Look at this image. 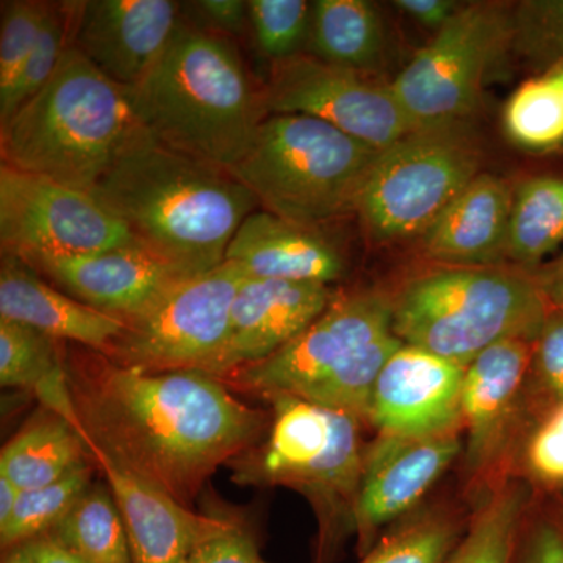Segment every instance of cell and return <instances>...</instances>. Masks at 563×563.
<instances>
[{"label":"cell","mask_w":563,"mask_h":563,"mask_svg":"<svg viewBox=\"0 0 563 563\" xmlns=\"http://www.w3.org/2000/svg\"><path fill=\"white\" fill-rule=\"evenodd\" d=\"M65 372L87 448L185 507L268 431V413L207 373L135 372L91 350H66Z\"/></svg>","instance_id":"cell-1"},{"label":"cell","mask_w":563,"mask_h":563,"mask_svg":"<svg viewBox=\"0 0 563 563\" xmlns=\"http://www.w3.org/2000/svg\"><path fill=\"white\" fill-rule=\"evenodd\" d=\"M91 195L139 246L198 276L225 252L257 199L229 169L181 154L140 128Z\"/></svg>","instance_id":"cell-2"},{"label":"cell","mask_w":563,"mask_h":563,"mask_svg":"<svg viewBox=\"0 0 563 563\" xmlns=\"http://www.w3.org/2000/svg\"><path fill=\"white\" fill-rule=\"evenodd\" d=\"M129 92L136 120L155 140L229 172L266 118L262 88L235 43L184 20L162 60Z\"/></svg>","instance_id":"cell-3"},{"label":"cell","mask_w":563,"mask_h":563,"mask_svg":"<svg viewBox=\"0 0 563 563\" xmlns=\"http://www.w3.org/2000/svg\"><path fill=\"white\" fill-rule=\"evenodd\" d=\"M140 128L131 92L70 44L51 80L0 125L2 163L91 192Z\"/></svg>","instance_id":"cell-4"},{"label":"cell","mask_w":563,"mask_h":563,"mask_svg":"<svg viewBox=\"0 0 563 563\" xmlns=\"http://www.w3.org/2000/svg\"><path fill=\"white\" fill-rule=\"evenodd\" d=\"M383 292L335 295L325 312L272 357L218 377L233 393L288 395L368 420L377 377L402 346Z\"/></svg>","instance_id":"cell-5"},{"label":"cell","mask_w":563,"mask_h":563,"mask_svg":"<svg viewBox=\"0 0 563 563\" xmlns=\"http://www.w3.org/2000/svg\"><path fill=\"white\" fill-rule=\"evenodd\" d=\"M550 312L532 273L444 266L402 288L393 301V332L466 368L493 344L536 342Z\"/></svg>","instance_id":"cell-6"},{"label":"cell","mask_w":563,"mask_h":563,"mask_svg":"<svg viewBox=\"0 0 563 563\" xmlns=\"http://www.w3.org/2000/svg\"><path fill=\"white\" fill-rule=\"evenodd\" d=\"M268 404V431L228 463L231 481L240 487H288L302 493L320 521L321 563L340 537L352 531L366 453L362 420L296 396H274Z\"/></svg>","instance_id":"cell-7"},{"label":"cell","mask_w":563,"mask_h":563,"mask_svg":"<svg viewBox=\"0 0 563 563\" xmlns=\"http://www.w3.org/2000/svg\"><path fill=\"white\" fill-rule=\"evenodd\" d=\"M379 152L317 118L268 114L231 173L263 210L320 229L355 213Z\"/></svg>","instance_id":"cell-8"},{"label":"cell","mask_w":563,"mask_h":563,"mask_svg":"<svg viewBox=\"0 0 563 563\" xmlns=\"http://www.w3.org/2000/svg\"><path fill=\"white\" fill-rule=\"evenodd\" d=\"M481 165L483 152L466 122L415 129L379 152L355 213L376 242L422 236Z\"/></svg>","instance_id":"cell-9"},{"label":"cell","mask_w":563,"mask_h":563,"mask_svg":"<svg viewBox=\"0 0 563 563\" xmlns=\"http://www.w3.org/2000/svg\"><path fill=\"white\" fill-rule=\"evenodd\" d=\"M514 41V9L499 2L461 7L390 81L417 129L466 122L483 101L484 80Z\"/></svg>","instance_id":"cell-10"},{"label":"cell","mask_w":563,"mask_h":563,"mask_svg":"<svg viewBox=\"0 0 563 563\" xmlns=\"http://www.w3.org/2000/svg\"><path fill=\"white\" fill-rule=\"evenodd\" d=\"M250 274L225 261L181 282L154 306L124 322L106 357L141 373L210 374L228 340L232 303Z\"/></svg>","instance_id":"cell-11"},{"label":"cell","mask_w":563,"mask_h":563,"mask_svg":"<svg viewBox=\"0 0 563 563\" xmlns=\"http://www.w3.org/2000/svg\"><path fill=\"white\" fill-rule=\"evenodd\" d=\"M262 102L266 117L317 118L376 151L387 150L417 129L391 84L307 54L273 63Z\"/></svg>","instance_id":"cell-12"},{"label":"cell","mask_w":563,"mask_h":563,"mask_svg":"<svg viewBox=\"0 0 563 563\" xmlns=\"http://www.w3.org/2000/svg\"><path fill=\"white\" fill-rule=\"evenodd\" d=\"M2 254L87 255L139 246L91 192L0 166Z\"/></svg>","instance_id":"cell-13"},{"label":"cell","mask_w":563,"mask_h":563,"mask_svg":"<svg viewBox=\"0 0 563 563\" xmlns=\"http://www.w3.org/2000/svg\"><path fill=\"white\" fill-rule=\"evenodd\" d=\"M181 24L173 0L77 2L73 46L103 76L133 90L162 60Z\"/></svg>","instance_id":"cell-14"},{"label":"cell","mask_w":563,"mask_h":563,"mask_svg":"<svg viewBox=\"0 0 563 563\" xmlns=\"http://www.w3.org/2000/svg\"><path fill=\"white\" fill-rule=\"evenodd\" d=\"M461 453L457 431L422 437L380 433L366 448L352 509V531L361 539L362 553L374 532L409 512Z\"/></svg>","instance_id":"cell-15"},{"label":"cell","mask_w":563,"mask_h":563,"mask_svg":"<svg viewBox=\"0 0 563 563\" xmlns=\"http://www.w3.org/2000/svg\"><path fill=\"white\" fill-rule=\"evenodd\" d=\"M21 258L66 295L121 321L143 313L181 282L195 277L141 246Z\"/></svg>","instance_id":"cell-16"},{"label":"cell","mask_w":563,"mask_h":563,"mask_svg":"<svg viewBox=\"0 0 563 563\" xmlns=\"http://www.w3.org/2000/svg\"><path fill=\"white\" fill-rule=\"evenodd\" d=\"M333 298L329 285L247 276L232 303L228 340L210 376L224 377L272 357L317 321Z\"/></svg>","instance_id":"cell-17"},{"label":"cell","mask_w":563,"mask_h":563,"mask_svg":"<svg viewBox=\"0 0 563 563\" xmlns=\"http://www.w3.org/2000/svg\"><path fill=\"white\" fill-rule=\"evenodd\" d=\"M88 451L118 504L133 563H190L192 555L224 532L235 518L195 512L96 448Z\"/></svg>","instance_id":"cell-18"},{"label":"cell","mask_w":563,"mask_h":563,"mask_svg":"<svg viewBox=\"0 0 563 563\" xmlns=\"http://www.w3.org/2000/svg\"><path fill=\"white\" fill-rule=\"evenodd\" d=\"M463 374V366L402 344L377 377L368 420L390 435L455 431L462 422Z\"/></svg>","instance_id":"cell-19"},{"label":"cell","mask_w":563,"mask_h":563,"mask_svg":"<svg viewBox=\"0 0 563 563\" xmlns=\"http://www.w3.org/2000/svg\"><path fill=\"white\" fill-rule=\"evenodd\" d=\"M532 352L531 342L506 340L493 344L466 366L461 410L470 472L487 468L501 451L532 368Z\"/></svg>","instance_id":"cell-20"},{"label":"cell","mask_w":563,"mask_h":563,"mask_svg":"<svg viewBox=\"0 0 563 563\" xmlns=\"http://www.w3.org/2000/svg\"><path fill=\"white\" fill-rule=\"evenodd\" d=\"M512 201L514 190L506 180L481 173L421 236L422 251L444 266H501L507 261Z\"/></svg>","instance_id":"cell-21"},{"label":"cell","mask_w":563,"mask_h":563,"mask_svg":"<svg viewBox=\"0 0 563 563\" xmlns=\"http://www.w3.org/2000/svg\"><path fill=\"white\" fill-rule=\"evenodd\" d=\"M0 318L36 329L60 342L106 354L124 322L77 301L44 282L35 268L14 254H2Z\"/></svg>","instance_id":"cell-22"},{"label":"cell","mask_w":563,"mask_h":563,"mask_svg":"<svg viewBox=\"0 0 563 563\" xmlns=\"http://www.w3.org/2000/svg\"><path fill=\"white\" fill-rule=\"evenodd\" d=\"M225 261L239 263L258 279L331 285L344 274L343 255L320 229L296 224L266 210H255L243 221Z\"/></svg>","instance_id":"cell-23"},{"label":"cell","mask_w":563,"mask_h":563,"mask_svg":"<svg viewBox=\"0 0 563 563\" xmlns=\"http://www.w3.org/2000/svg\"><path fill=\"white\" fill-rule=\"evenodd\" d=\"M92 462L76 426L41 407L0 453V474L21 490L43 487Z\"/></svg>","instance_id":"cell-24"},{"label":"cell","mask_w":563,"mask_h":563,"mask_svg":"<svg viewBox=\"0 0 563 563\" xmlns=\"http://www.w3.org/2000/svg\"><path fill=\"white\" fill-rule=\"evenodd\" d=\"M385 29L379 9L368 0H314L310 55L331 65L373 76L383 63Z\"/></svg>","instance_id":"cell-25"},{"label":"cell","mask_w":563,"mask_h":563,"mask_svg":"<svg viewBox=\"0 0 563 563\" xmlns=\"http://www.w3.org/2000/svg\"><path fill=\"white\" fill-rule=\"evenodd\" d=\"M563 243V177L540 176L514 190L506 258L533 273Z\"/></svg>","instance_id":"cell-26"},{"label":"cell","mask_w":563,"mask_h":563,"mask_svg":"<svg viewBox=\"0 0 563 563\" xmlns=\"http://www.w3.org/2000/svg\"><path fill=\"white\" fill-rule=\"evenodd\" d=\"M87 563H133L124 521L109 485H90L49 532Z\"/></svg>","instance_id":"cell-27"},{"label":"cell","mask_w":563,"mask_h":563,"mask_svg":"<svg viewBox=\"0 0 563 563\" xmlns=\"http://www.w3.org/2000/svg\"><path fill=\"white\" fill-rule=\"evenodd\" d=\"M46 333L0 318V383L44 398L66 384V347Z\"/></svg>","instance_id":"cell-28"},{"label":"cell","mask_w":563,"mask_h":563,"mask_svg":"<svg viewBox=\"0 0 563 563\" xmlns=\"http://www.w3.org/2000/svg\"><path fill=\"white\" fill-rule=\"evenodd\" d=\"M92 463L77 466L49 485L22 490L13 515L7 523L0 525V547L3 553L49 533L60 523L90 488Z\"/></svg>","instance_id":"cell-29"},{"label":"cell","mask_w":563,"mask_h":563,"mask_svg":"<svg viewBox=\"0 0 563 563\" xmlns=\"http://www.w3.org/2000/svg\"><path fill=\"white\" fill-rule=\"evenodd\" d=\"M528 492L504 484L477 514L468 533L455 544L446 563H510Z\"/></svg>","instance_id":"cell-30"},{"label":"cell","mask_w":563,"mask_h":563,"mask_svg":"<svg viewBox=\"0 0 563 563\" xmlns=\"http://www.w3.org/2000/svg\"><path fill=\"white\" fill-rule=\"evenodd\" d=\"M77 2L51 3L31 57L22 66L9 95L0 98V125L7 124L24 103L31 101L51 80L63 55L73 43L74 16Z\"/></svg>","instance_id":"cell-31"},{"label":"cell","mask_w":563,"mask_h":563,"mask_svg":"<svg viewBox=\"0 0 563 563\" xmlns=\"http://www.w3.org/2000/svg\"><path fill=\"white\" fill-rule=\"evenodd\" d=\"M504 124L510 139L531 150L563 141V102L547 77L521 85L507 102Z\"/></svg>","instance_id":"cell-32"},{"label":"cell","mask_w":563,"mask_h":563,"mask_svg":"<svg viewBox=\"0 0 563 563\" xmlns=\"http://www.w3.org/2000/svg\"><path fill=\"white\" fill-rule=\"evenodd\" d=\"M247 7L255 47L272 65L303 54L309 46L312 2L250 0Z\"/></svg>","instance_id":"cell-33"},{"label":"cell","mask_w":563,"mask_h":563,"mask_svg":"<svg viewBox=\"0 0 563 563\" xmlns=\"http://www.w3.org/2000/svg\"><path fill=\"white\" fill-rule=\"evenodd\" d=\"M457 544V529L443 515H428L404 526L358 563H446Z\"/></svg>","instance_id":"cell-34"},{"label":"cell","mask_w":563,"mask_h":563,"mask_svg":"<svg viewBox=\"0 0 563 563\" xmlns=\"http://www.w3.org/2000/svg\"><path fill=\"white\" fill-rule=\"evenodd\" d=\"M515 49L547 69L563 63V0H526L514 9Z\"/></svg>","instance_id":"cell-35"},{"label":"cell","mask_w":563,"mask_h":563,"mask_svg":"<svg viewBox=\"0 0 563 563\" xmlns=\"http://www.w3.org/2000/svg\"><path fill=\"white\" fill-rule=\"evenodd\" d=\"M49 2L13 0L2 2L0 21V98H5L31 57L41 29L49 13Z\"/></svg>","instance_id":"cell-36"},{"label":"cell","mask_w":563,"mask_h":563,"mask_svg":"<svg viewBox=\"0 0 563 563\" xmlns=\"http://www.w3.org/2000/svg\"><path fill=\"white\" fill-rule=\"evenodd\" d=\"M526 465L540 483L563 485V402L555 404L532 432Z\"/></svg>","instance_id":"cell-37"},{"label":"cell","mask_w":563,"mask_h":563,"mask_svg":"<svg viewBox=\"0 0 563 563\" xmlns=\"http://www.w3.org/2000/svg\"><path fill=\"white\" fill-rule=\"evenodd\" d=\"M532 368L544 391L563 402V310L551 309L533 342Z\"/></svg>","instance_id":"cell-38"},{"label":"cell","mask_w":563,"mask_h":563,"mask_svg":"<svg viewBox=\"0 0 563 563\" xmlns=\"http://www.w3.org/2000/svg\"><path fill=\"white\" fill-rule=\"evenodd\" d=\"M180 5L192 27L225 38L242 36L250 25V7L244 0H198Z\"/></svg>","instance_id":"cell-39"},{"label":"cell","mask_w":563,"mask_h":563,"mask_svg":"<svg viewBox=\"0 0 563 563\" xmlns=\"http://www.w3.org/2000/svg\"><path fill=\"white\" fill-rule=\"evenodd\" d=\"M190 563H269L263 559L254 532L244 521L233 518L220 536L203 544Z\"/></svg>","instance_id":"cell-40"},{"label":"cell","mask_w":563,"mask_h":563,"mask_svg":"<svg viewBox=\"0 0 563 563\" xmlns=\"http://www.w3.org/2000/svg\"><path fill=\"white\" fill-rule=\"evenodd\" d=\"M395 7L424 27L442 31L461 7L453 0H396Z\"/></svg>","instance_id":"cell-41"},{"label":"cell","mask_w":563,"mask_h":563,"mask_svg":"<svg viewBox=\"0 0 563 563\" xmlns=\"http://www.w3.org/2000/svg\"><path fill=\"white\" fill-rule=\"evenodd\" d=\"M521 563H563V532L558 526L542 523L526 543Z\"/></svg>","instance_id":"cell-42"},{"label":"cell","mask_w":563,"mask_h":563,"mask_svg":"<svg viewBox=\"0 0 563 563\" xmlns=\"http://www.w3.org/2000/svg\"><path fill=\"white\" fill-rule=\"evenodd\" d=\"M31 555L33 563H87L79 555L63 547L51 533L36 537L31 542L22 544Z\"/></svg>","instance_id":"cell-43"},{"label":"cell","mask_w":563,"mask_h":563,"mask_svg":"<svg viewBox=\"0 0 563 563\" xmlns=\"http://www.w3.org/2000/svg\"><path fill=\"white\" fill-rule=\"evenodd\" d=\"M532 274L551 309L563 310V254Z\"/></svg>","instance_id":"cell-44"},{"label":"cell","mask_w":563,"mask_h":563,"mask_svg":"<svg viewBox=\"0 0 563 563\" xmlns=\"http://www.w3.org/2000/svg\"><path fill=\"white\" fill-rule=\"evenodd\" d=\"M21 493V488L13 481L0 474V525L7 523L13 515L18 501H20Z\"/></svg>","instance_id":"cell-45"},{"label":"cell","mask_w":563,"mask_h":563,"mask_svg":"<svg viewBox=\"0 0 563 563\" xmlns=\"http://www.w3.org/2000/svg\"><path fill=\"white\" fill-rule=\"evenodd\" d=\"M548 80L553 84L555 91L559 92L563 102V63H559V65L553 66V68L548 69V73L544 74Z\"/></svg>","instance_id":"cell-46"},{"label":"cell","mask_w":563,"mask_h":563,"mask_svg":"<svg viewBox=\"0 0 563 563\" xmlns=\"http://www.w3.org/2000/svg\"><path fill=\"white\" fill-rule=\"evenodd\" d=\"M2 563H33V561L27 551H25V548L21 544V547L7 551L5 555H3Z\"/></svg>","instance_id":"cell-47"}]
</instances>
